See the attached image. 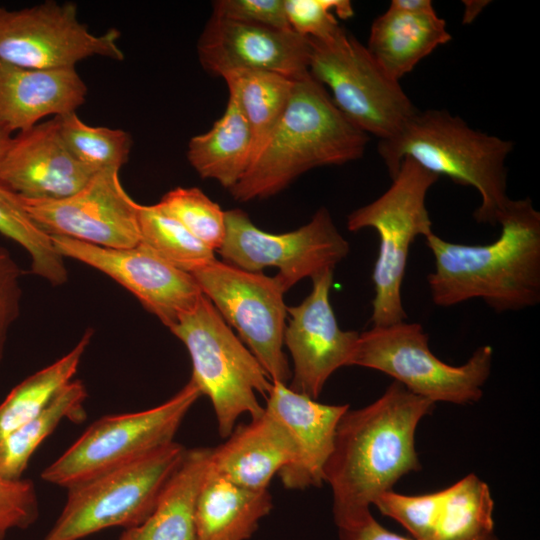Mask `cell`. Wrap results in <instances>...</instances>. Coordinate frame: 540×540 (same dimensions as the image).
Segmentation results:
<instances>
[{
	"label": "cell",
	"mask_w": 540,
	"mask_h": 540,
	"mask_svg": "<svg viewBox=\"0 0 540 540\" xmlns=\"http://www.w3.org/2000/svg\"><path fill=\"white\" fill-rule=\"evenodd\" d=\"M169 329L189 352L190 380L210 399L222 438L231 434L242 414H263L256 393L267 397L273 383L204 294Z\"/></svg>",
	"instance_id": "cell-5"
},
{
	"label": "cell",
	"mask_w": 540,
	"mask_h": 540,
	"mask_svg": "<svg viewBox=\"0 0 540 540\" xmlns=\"http://www.w3.org/2000/svg\"><path fill=\"white\" fill-rule=\"evenodd\" d=\"M93 336L87 329L77 344L50 365L17 384L0 403V440L41 413L73 380Z\"/></svg>",
	"instance_id": "cell-27"
},
{
	"label": "cell",
	"mask_w": 540,
	"mask_h": 540,
	"mask_svg": "<svg viewBox=\"0 0 540 540\" xmlns=\"http://www.w3.org/2000/svg\"><path fill=\"white\" fill-rule=\"evenodd\" d=\"M61 137L71 154L84 166L98 172L121 169L130 156L132 139L122 129L90 126L76 112L56 117Z\"/></svg>",
	"instance_id": "cell-32"
},
{
	"label": "cell",
	"mask_w": 540,
	"mask_h": 540,
	"mask_svg": "<svg viewBox=\"0 0 540 540\" xmlns=\"http://www.w3.org/2000/svg\"><path fill=\"white\" fill-rule=\"evenodd\" d=\"M368 141L309 74L295 80L284 113L229 191L242 202L271 197L310 169L362 157Z\"/></svg>",
	"instance_id": "cell-3"
},
{
	"label": "cell",
	"mask_w": 540,
	"mask_h": 540,
	"mask_svg": "<svg viewBox=\"0 0 540 540\" xmlns=\"http://www.w3.org/2000/svg\"><path fill=\"white\" fill-rule=\"evenodd\" d=\"M501 233L485 245L425 237L435 260L428 275L434 304L451 307L480 298L496 312L540 302V213L529 198L512 200L499 214Z\"/></svg>",
	"instance_id": "cell-2"
},
{
	"label": "cell",
	"mask_w": 540,
	"mask_h": 540,
	"mask_svg": "<svg viewBox=\"0 0 540 540\" xmlns=\"http://www.w3.org/2000/svg\"><path fill=\"white\" fill-rule=\"evenodd\" d=\"M200 396L197 386L189 380L158 406L98 419L42 471V480L67 488L173 442Z\"/></svg>",
	"instance_id": "cell-10"
},
{
	"label": "cell",
	"mask_w": 540,
	"mask_h": 540,
	"mask_svg": "<svg viewBox=\"0 0 540 540\" xmlns=\"http://www.w3.org/2000/svg\"><path fill=\"white\" fill-rule=\"evenodd\" d=\"M222 78L250 127L253 159L284 113L295 80L273 72L249 70L228 72Z\"/></svg>",
	"instance_id": "cell-28"
},
{
	"label": "cell",
	"mask_w": 540,
	"mask_h": 540,
	"mask_svg": "<svg viewBox=\"0 0 540 540\" xmlns=\"http://www.w3.org/2000/svg\"><path fill=\"white\" fill-rule=\"evenodd\" d=\"M434 407L393 381L373 403L341 416L323 471L338 529L363 521L380 495L421 469L415 433Z\"/></svg>",
	"instance_id": "cell-1"
},
{
	"label": "cell",
	"mask_w": 540,
	"mask_h": 540,
	"mask_svg": "<svg viewBox=\"0 0 540 540\" xmlns=\"http://www.w3.org/2000/svg\"><path fill=\"white\" fill-rule=\"evenodd\" d=\"M488 2L482 1H464L465 11L463 22H471L481 12L482 8L487 5Z\"/></svg>",
	"instance_id": "cell-41"
},
{
	"label": "cell",
	"mask_w": 540,
	"mask_h": 540,
	"mask_svg": "<svg viewBox=\"0 0 540 540\" xmlns=\"http://www.w3.org/2000/svg\"><path fill=\"white\" fill-rule=\"evenodd\" d=\"M94 173L68 150L56 117L17 133L0 160V184L30 199L68 197Z\"/></svg>",
	"instance_id": "cell-18"
},
{
	"label": "cell",
	"mask_w": 540,
	"mask_h": 540,
	"mask_svg": "<svg viewBox=\"0 0 540 540\" xmlns=\"http://www.w3.org/2000/svg\"><path fill=\"white\" fill-rule=\"evenodd\" d=\"M11 139H12L11 134H9L2 127H0V160L5 154L11 142Z\"/></svg>",
	"instance_id": "cell-42"
},
{
	"label": "cell",
	"mask_w": 540,
	"mask_h": 540,
	"mask_svg": "<svg viewBox=\"0 0 540 540\" xmlns=\"http://www.w3.org/2000/svg\"><path fill=\"white\" fill-rule=\"evenodd\" d=\"M211 449H187L152 512L138 526L126 529L119 540H197L196 503L209 467Z\"/></svg>",
	"instance_id": "cell-24"
},
{
	"label": "cell",
	"mask_w": 540,
	"mask_h": 540,
	"mask_svg": "<svg viewBox=\"0 0 540 540\" xmlns=\"http://www.w3.org/2000/svg\"><path fill=\"white\" fill-rule=\"evenodd\" d=\"M252 134L237 102L229 96L223 115L207 132L189 140L187 159L205 179L232 189L252 160Z\"/></svg>",
	"instance_id": "cell-25"
},
{
	"label": "cell",
	"mask_w": 540,
	"mask_h": 540,
	"mask_svg": "<svg viewBox=\"0 0 540 540\" xmlns=\"http://www.w3.org/2000/svg\"><path fill=\"white\" fill-rule=\"evenodd\" d=\"M212 15L260 26L292 30L284 0H218L212 4Z\"/></svg>",
	"instance_id": "cell-37"
},
{
	"label": "cell",
	"mask_w": 540,
	"mask_h": 540,
	"mask_svg": "<svg viewBox=\"0 0 540 540\" xmlns=\"http://www.w3.org/2000/svg\"><path fill=\"white\" fill-rule=\"evenodd\" d=\"M87 391L80 380H72L37 416L0 440V475L19 480L39 446L63 420L81 422L86 417Z\"/></svg>",
	"instance_id": "cell-26"
},
{
	"label": "cell",
	"mask_w": 540,
	"mask_h": 540,
	"mask_svg": "<svg viewBox=\"0 0 540 540\" xmlns=\"http://www.w3.org/2000/svg\"><path fill=\"white\" fill-rule=\"evenodd\" d=\"M438 179L411 158H404L390 187L373 202L348 215L349 231L372 228L379 235V252L372 273L373 326H387L407 318L401 289L409 250L418 236L433 233L426 197Z\"/></svg>",
	"instance_id": "cell-6"
},
{
	"label": "cell",
	"mask_w": 540,
	"mask_h": 540,
	"mask_svg": "<svg viewBox=\"0 0 540 540\" xmlns=\"http://www.w3.org/2000/svg\"><path fill=\"white\" fill-rule=\"evenodd\" d=\"M38 515V496L32 481L8 480L0 475V540L14 529L30 527Z\"/></svg>",
	"instance_id": "cell-36"
},
{
	"label": "cell",
	"mask_w": 540,
	"mask_h": 540,
	"mask_svg": "<svg viewBox=\"0 0 540 540\" xmlns=\"http://www.w3.org/2000/svg\"><path fill=\"white\" fill-rule=\"evenodd\" d=\"M119 169H103L74 194L60 199L20 197L31 219L48 235L107 248L140 242L137 203L124 189Z\"/></svg>",
	"instance_id": "cell-14"
},
{
	"label": "cell",
	"mask_w": 540,
	"mask_h": 540,
	"mask_svg": "<svg viewBox=\"0 0 540 540\" xmlns=\"http://www.w3.org/2000/svg\"><path fill=\"white\" fill-rule=\"evenodd\" d=\"M511 140L470 127L445 109L417 110L392 137L380 140L378 153L391 179L404 158L427 171L449 177L477 190L481 202L473 216L478 223L495 224L508 204L505 161Z\"/></svg>",
	"instance_id": "cell-4"
},
{
	"label": "cell",
	"mask_w": 540,
	"mask_h": 540,
	"mask_svg": "<svg viewBox=\"0 0 540 540\" xmlns=\"http://www.w3.org/2000/svg\"><path fill=\"white\" fill-rule=\"evenodd\" d=\"M21 277L22 271L10 252L0 246V363L9 330L21 310Z\"/></svg>",
	"instance_id": "cell-38"
},
{
	"label": "cell",
	"mask_w": 540,
	"mask_h": 540,
	"mask_svg": "<svg viewBox=\"0 0 540 540\" xmlns=\"http://www.w3.org/2000/svg\"><path fill=\"white\" fill-rule=\"evenodd\" d=\"M435 9L407 11L392 7L372 23L367 50L392 79L399 81L438 46L451 40Z\"/></svg>",
	"instance_id": "cell-22"
},
{
	"label": "cell",
	"mask_w": 540,
	"mask_h": 540,
	"mask_svg": "<svg viewBox=\"0 0 540 540\" xmlns=\"http://www.w3.org/2000/svg\"><path fill=\"white\" fill-rule=\"evenodd\" d=\"M225 224V239L218 250L225 262L251 272L275 266L285 291L306 277L334 270L349 252V243L325 208L304 226L282 234L259 229L240 209L225 211Z\"/></svg>",
	"instance_id": "cell-12"
},
{
	"label": "cell",
	"mask_w": 540,
	"mask_h": 540,
	"mask_svg": "<svg viewBox=\"0 0 540 540\" xmlns=\"http://www.w3.org/2000/svg\"><path fill=\"white\" fill-rule=\"evenodd\" d=\"M138 220L139 244L171 265L191 274L215 259L213 250L155 204H139Z\"/></svg>",
	"instance_id": "cell-31"
},
{
	"label": "cell",
	"mask_w": 540,
	"mask_h": 540,
	"mask_svg": "<svg viewBox=\"0 0 540 540\" xmlns=\"http://www.w3.org/2000/svg\"><path fill=\"white\" fill-rule=\"evenodd\" d=\"M433 540H474L494 533L489 486L470 473L445 488Z\"/></svg>",
	"instance_id": "cell-29"
},
{
	"label": "cell",
	"mask_w": 540,
	"mask_h": 540,
	"mask_svg": "<svg viewBox=\"0 0 540 540\" xmlns=\"http://www.w3.org/2000/svg\"><path fill=\"white\" fill-rule=\"evenodd\" d=\"M291 29L312 40H326L342 27L338 19L354 15L348 0H284Z\"/></svg>",
	"instance_id": "cell-35"
},
{
	"label": "cell",
	"mask_w": 540,
	"mask_h": 540,
	"mask_svg": "<svg viewBox=\"0 0 540 540\" xmlns=\"http://www.w3.org/2000/svg\"><path fill=\"white\" fill-rule=\"evenodd\" d=\"M390 6L407 11H426L434 9L430 0H392Z\"/></svg>",
	"instance_id": "cell-40"
},
{
	"label": "cell",
	"mask_w": 540,
	"mask_h": 540,
	"mask_svg": "<svg viewBox=\"0 0 540 540\" xmlns=\"http://www.w3.org/2000/svg\"><path fill=\"white\" fill-rule=\"evenodd\" d=\"M51 240L62 257L77 260L112 278L168 328L203 295L190 273L140 244L107 248L63 236H51Z\"/></svg>",
	"instance_id": "cell-15"
},
{
	"label": "cell",
	"mask_w": 540,
	"mask_h": 540,
	"mask_svg": "<svg viewBox=\"0 0 540 540\" xmlns=\"http://www.w3.org/2000/svg\"><path fill=\"white\" fill-rule=\"evenodd\" d=\"M333 272L311 278V293L299 305L287 307L290 319L284 344L294 363L288 387L315 400L337 369L350 366L360 334L338 325L329 298Z\"/></svg>",
	"instance_id": "cell-16"
},
{
	"label": "cell",
	"mask_w": 540,
	"mask_h": 540,
	"mask_svg": "<svg viewBox=\"0 0 540 540\" xmlns=\"http://www.w3.org/2000/svg\"><path fill=\"white\" fill-rule=\"evenodd\" d=\"M87 91L76 68L31 69L0 60V127L20 133L48 116L74 113Z\"/></svg>",
	"instance_id": "cell-20"
},
{
	"label": "cell",
	"mask_w": 540,
	"mask_h": 540,
	"mask_svg": "<svg viewBox=\"0 0 540 540\" xmlns=\"http://www.w3.org/2000/svg\"><path fill=\"white\" fill-rule=\"evenodd\" d=\"M202 67L217 76L232 71H267L293 80L309 75L311 40L293 30L211 15L197 43Z\"/></svg>",
	"instance_id": "cell-17"
},
{
	"label": "cell",
	"mask_w": 540,
	"mask_h": 540,
	"mask_svg": "<svg viewBox=\"0 0 540 540\" xmlns=\"http://www.w3.org/2000/svg\"><path fill=\"white\" fill-rule=\"evenodd\" d=\"M428 341L419 323L373 326L359 334L350 366L387 374L434 403L465 405L479 401L491 373L492 347L480 346L465 364L453 366L435 356Z\"/></svg>",
	"instance_id": "cell-8"
},
{
	"label": "cell",
	"mask_w": 540,
	"mask_h": 540,
	"mask_svg": "<svg viewBox=\"0 0 540 540\" xmlns=\"http://www.w3.org/2000/svg\"><path fill=\"white\" fill-rule=\"evenodd\" d=\"M443 501V491L405 495L384 492L374 506L401 524L416 540H433Z\"/></svg>",
	"instance_id": "cell-34"
},
{
	"label": "cell",
	"mask_w": 540,
	"mask_h": 540,
	"mask_svg": "<svg viewBox=\"0 0 540 540\" xmlns=\"http://www.w3.org/2000/svg\"><path fill=\"white\" fill-rule=\"evenodd\" d=\"M211 449L210 466L232 483L266 490L273 476L296 457L294 441L285 425L264 407L259 417L234 427Z\"/></svg>",
	"instance_id": "cell-21"
},
{
	"label": "cell",
	"mask_w": 540,
	"mask_h": 540,
	"mask_svg": "<svg viewBox=\"0 0 540 540\" xmlns=\"http://www.w3.org/2000/svg\"><path fill=\"white\" fill-rule=\"evenodd\" d=\"M272 383L265 409L285 425L296 448L294 461L278 473L282 484L294 490L321 487L337 424L349 405L323 404L284 383Z\"/></svg>",
	"instance_id": "cell-19"
},
{
	"label": "cell",
	"mask_w": 540,
	"mask_h": 540,
	"mask_svg": "<svg viewBox=\"0 0 540 540\" xmlns=\"http://www.w3.org/2000/svg\"><path fill=\"white\" fill-rule=\"evenodd\" d=\"M0 233L30 255L32 272L54 286L64 284L68 272L51 236L27 214L20 197L0 184Z\"/></svg>",
	"instance_id": "cell-30"
},
{
	"label": "cell",
	"mask_w": 540,
	"mask_h": 540,
	"mask_svg": "<svg viewBox=\"0 0 540 540\" xmlns=\"http://www.w3.org/2000/svg\"><path fill=\"white\" fill-rule=\"evenodd\" d=\"M186 450L173 441L67 487L62 512L43 540H79L111 527L138 526L152 512Z\"/></svg>",
	"instance_id": "cell-7"
},
{
	"label": "cell",
	"mask_w": 540,
	"mask_h": 540,
	"mask_svg": "<svg viewBox=\"0 0 540 540\" xmlns=\"http://www.w3.org/2000/svg\"><path fill=\"white\" fill-rule=\"evenodd\" d=\"M338 531L340 540H416L390 532L376 521L372 514L363 521L347 528L338 529ZM474 540L498 539L493 533Z\"/></svg>",
	"instance_id": "cell-39"
},
{
	"label": "cell",
	"mask_w": 540,
	"mask_h": 540,
	"mask_svg": "<svg viewBox=\"0 0 540 540\" xmlns=\"http://www.w3.org/2000/svg\"><path fill=\"white\" fill-rule=\"evenodd\" d=\"M310 40L309 74L329 89L345 118L366 134L388 139L417 111L400 82L343 28L326 40Z\"/></svg>",
	"instance_id": "cell-9"
},
{
	"label": "cell",
	"mask_w": 540,
	"mask_h": 540,
	"mask_svg": "<svg viewBox=\"0 0 540 540\" xmlns=\"http://www.w3.org/2000/svg\"><path fill=\"white\" fill-rule=\"evenodd\" d=\"M272 507L268 489L236 485L214 471L209 463L196 503V539L247 540Z\"/></svg>",
	"instance_id": "cell-23"
},
{
	"label": "cell",
	"mask_w": 540,
	"mask_h": 540,
	"mask_svg": "<svg viewBox=\"0 0 540 540\" xmlns=\"http://www.w3.org/2000/svg\"><path fill=\"white\" fill-rule=\"evenodd\" d=\"M120 32L96 35L80 22L77 5L43 3L10 10L0 5V60L31 69H66L90 57L124 59Z\"/></svg>",
	"instance_id": "cell-13"
},
{
	"label": "cell",
	"mask_w": 540,
	"mask_h": 540,
	"mask_svg": "<svg viewBox=\"0 0 540 540\" xmlns=\"http://www.w3.org/2000/svg\"><path fill=\"white\" fill-rule=\"evenodd\" d=\"M191 275L271 381L286 384L292 374L283 352L287 306L280 280L216 258Z\"/></svg>",
	"instance_id": "cell-11"
},
{
	"label": "cell",
	"mask_w": 540,
	"mask_h": 540,
	"mask_svg": "<svg viewBox=\"0 0 540 540\" xmlns=\"http://www.w3.org/2000/svg\"><path fill=\"white\" fill-rule=\"evenodd\" d=\"M181 223L211 250H219L226 235L225 211L197 187H177L155 204Z\"/></svg>",
	"instance_id": "cell-33"
}]
</instances>
